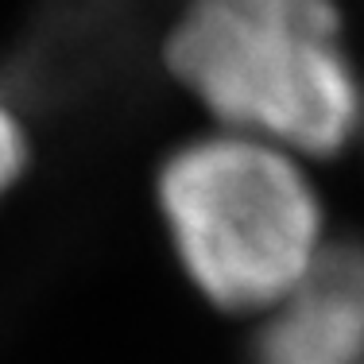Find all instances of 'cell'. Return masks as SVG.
<instances>
[{
	"label": "cell",
	"instance_id": "cell-4",
	"mask_svg": "<svg viewBox=\"0 0 364 364\" xmlns=\"http://www.w3.org/2000/svg\"><path fill=\"white\" fill-rule=\"evenodd\" d=\"M23 163H28L23 128H20V120H16V112L0 101V194H4L12 182H20Z\"/></svg>",
	"mask_w": 364,
	"mask_h": 364
},
{
	"label": "cell",
	"instance_id": "cell-1",
	"mask_svg": "<svg viewBox=\"0 0 364 364\" xmlns=\"http://www.w3.org/2000/svg\"><path fill=\"white\" fill-rule=\"evenodd\" d=\"M163 58L225 132L291 155L341 151L364 120L337 0H186Z\"/></svg>",
	"mask_w": 364,
	"mask_h": 364
},
{
	"label": "cell",
	"instance_id": "cell-3",
	"mask_svg": "<svg viewBox=\"0 0 364 364\" xmlns=\"http://www.w3.org/2000/svg\"><path fill=\"white\" fill-rule=\"evenodd\" d=\"M259 364H364V248L322 245L314 264L264 314Z\"/></svg>",
	"mask_w": 364,
	"mask_h": 364
},
{
	"label": "cell",
	"instance_id": "cell-2",
	"mask_svg": "<svg viewBox=\"0 0 364 364\" xmlns=\"http://www.w3.org/2000/svg\"><path fill=\"white\" fill-rule=\"evenodd\" d=\"M159 210L194 287L237 314H267L322 252V210L294 155L240 132L178 147Z\"/></svg>",
	"mask_w": 364,
	"mask_h": 364
}]
</instances>
